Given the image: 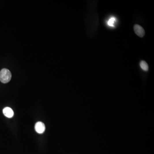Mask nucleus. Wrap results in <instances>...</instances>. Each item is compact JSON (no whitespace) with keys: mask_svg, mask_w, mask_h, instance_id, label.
Segmentation results:
<instances>
[{"mask_svg":"<svg viewBox=\"0 0 154 154\" xmlns=\"http://www.w3.org/2000/svg\"><path fill=\"white\" fill-rule=\"evenodd\" d=\"M35 131L40 134L43 133L46 130L45 124L41 122H38L35 125Z\"/></svg>","mask_w":154,"mask_h":154,"instance_id":"7ed1b4c3","label":"nucleus"},{"mask_svg":"<svg viewBox=\"0 0 154 154\" xmlns=\"http://www.w3.org/2000/svg\"><path fill=\"white\" fill-rule=\"evenodd\" d=\"M134 32L138 36L140 37H144L145 34V31L141 26L138 25H135L134 27Z\"/></svg>","mask_w":154,"mask_h":154,"instance_id":"f03ea898","label":"nucleus"},{"mask_svg":"<svg viewBox=\"0 0 154 154\" xmlns=\"http://www.w3.org/2000/svg\"><path fill=\"white\" fill-rule=\"evenodd\" d=\"M12 77L11 72L7 69H3L0 71V81L6 84L10 81Z\"/></svg>","mask_w":154,"mask_h":154,"instance_id":"f257e3e1","label":"nucleus"},{"mask_svg":"<svg viewBox=\"0 0 154 154\" xmlns=\"http://www.w3.org/2000/svg\"><path fill=\"white\" fill-rule=\"evenodd\" d=\"M115 18L114 17L111 18L108 21V25L110 26H114V24L115 22Z\"/></svg>","mask_w":154,"mask_h":154,"instance_id":"423d86ee","label":"nucleus"},{"mask_svg":"<svg viewBox=\"0 0 154 154\" xmlns=\"http://www.w3.org/2000/svg\"><path fill=\"white\" fill-rule=\"evenodd\" d=\"M3 114L9 118H11L14 115V112L13 110L9 107H6L3 110Z\"/></svg>","mask_w":154,"mask_h":154,"instance_id":"20e7f679","label":"nucleus"},{"mask_svg":"<svg viewBox=\"0 0 154 154\" xmlns=\"http://www.w3.org/2000/svg\"><path fill=\"white\" fill-rule=\"evenodd\" d=\"M140 67L143 70L147 71L149 70V66L147 63L145 61H142L140 63Z\"/></svg>","mask_w":154,"mask_h":154,"instance_id":"39448f33","label":"nucleus"}]
</instances>
